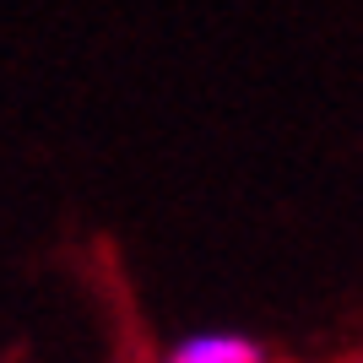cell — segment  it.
Wrapping results in <instances>:
<instances>
[{"label":"cell","mask_w":363,"mask_h":363,"mask_svg":"<svg viewBox=\"0 0 363 363\" xmlns=\"http://www.w3.org/2000/svg\"><path fill=\"white\" fill-rule=\"evenodd\" d=\"M157 363H272V358H266V347L255 336H244V331H190Z\"/></svg>","instance_id":"1"}]
</instances>
